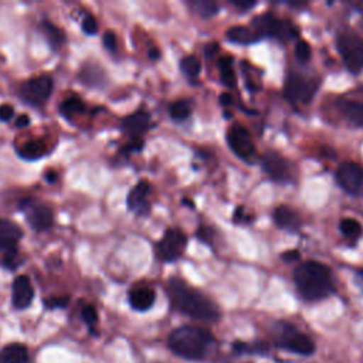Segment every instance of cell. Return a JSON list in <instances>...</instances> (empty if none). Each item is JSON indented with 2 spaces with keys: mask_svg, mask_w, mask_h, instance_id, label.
<instances>
[{
  "mask_svg": "<svg viewBox=\"0 0 363 363\" xmlns=\"http://www.w3.org/2000/svg\"><path fill=\"white\" fill-rule=\"evenodd\" d=\"M166 291L172 308L182 315L208 323L217 322L221 316V312L213 299L179 277H172L167 281Z\"/></svg>",
  "mask_w": 363,
  "mask_h": 363,
  "instance_id": "6da1fadb",
  "label": "cell"
},
{
  "mask_svg": "<svg viewBox=\"0 0 363 363\" xmlns=\"http://www.w3.org/2000/svg\"><path fill=\"white\" fill-rule=\"evenodd\" d=\"M216 346V337L204 328L183 325L173 329L167 337V347L180 359L190 362L206 360Z\"/></svg>",
  "mask_w": 363,
  "mask_h": 363,
  "instance_id": "7a4b0ae2",
  "label": "cell"
},
{
  "mask_svg": "<svg viewBox=\"0 0 363 363\" xmlns=\"http://www.w3.org/2000/svg\"><path fill=\"white\" fill-rule=\"evenodd\" d=\"M294 282L299 296L308 302H318L335 291L332 271L318 261H305L294 271Z\"/></svg>",
  "mask_w": 363,
  "mask_h": 363,
  "instance_id": "3957f363",
  "label": "cell"
},
{
  "mask_svg": "<svg viewBox=\"0 0 363 363\" xmlns=\"http://www.w3.org/2000/svg\"><path fill=\"white\" fill-rule=\"evenodd\" d=\"M251 28L259 38L289 41L299 37V30L291 21L282 20L272 13H261L252 17Z\"/></svg>",
  "mask_w": 363,
  "mask_h": 363,
  "instance_id": "277c9868",
  "label": "cell"
},
{
  "mask_svg": "<svg viewBox=\"0 0 363 363\" xmlns=\"http://www.w3.org/2000/svg\"><path fill=\"white\" fill-rule=\"evenodd\" d=\"M275 346L301 356H311L315 352L313 340L306 333L286 322H278L277 325Z\"/></svg>",
  "mask_w": 363,
  "mask_h": 363,
  "instance_id": "5b68a950",
  "label": "cell"
},
{
  "mask_svg": "<svg viewBox=\"0 0 363 363\" xmlns=\"http://www.w3.org/2000/svg\"><path fill=\"white\" fill-rule=\"evenodd\" d=\"M336 48L349 72L360 74L363 71V38L350 31H342L336 35Z\"/></svg>",
  "mask_w": 363,
  "mask_h": 363,
  "instance_id": "8992f818",
  "label": "cell"
},
{
  "mask_svg": "<svg viewBox=\"0 0 363 363\" xmlns=\"http://www.w3.org/2000/svg\"><path fill=\"white\" fill-rule=\"evenodd\" d=\"M187 242L189 240L183 230L177 227H169L155 245L157 259L162 262L177 261L183 255Z\"/></svg>",
  "mask_w": 363,
  "mask_h": 363,
  "instance_id": "52a82bcc",
  "label": "cell"
},
{
  "mask_svg": "<svg viewBox=\"0 0 363 363\" xmlns=\"http://www.w3.org/2000/svg\"><path fill=\"white\" fill-rule=\"evenodd\" d=\"M319 86V81L306 78L301 75L299 72L291 71L284 84V96L289 102H301V104H309Z\"/></svg>",
  "mask_w": 363,
  "mask_h": 363,
  "instance_id": "ba28073f",
  "label": "cell"
},
{
  "mask_svg": "<svg viewBox=\"0 0 363 363\" xmlns=\"http://www.w3.org/2000/svg\"><path fill=\"white\" fill-rule=\"evenodd\" d=\"M54 81L50 75H38L24 81L18 88V96L28 105L41 106L52 94Z\"/></svg>",
  "mask_w": 363,
  "mask_h": 363,
  "instance_id": "9c48e42d",
  "label": "cell"
},
{
  "mask_svg": "<svg viewBox=\"0 0 363 363\" xmlns=\"http://www.w3.org/2000/svg\"><path fill=\"white\" fill-rule=\"evenodd\" d=\"M18 207L24 213L27 223L34 231L44 233L51 228L54 223V213L47 204L33 197H27L20 201Z\"/></svg>",
  "mask_w": 363,
  "mask_h": 363,
  "instance_id": "30bf717a",
  "label": "cell"
},
{
  "mask_svg": "<svg viewBox=\"0 0 363 363\" xmlns=\"http://www.w3.org/2000/svg\"><path fill=\"white\" fill-rule=\"evenodd\" d=\"M227 143L231 149V152L240 157L244 162L252 163L257 152H255V145L252 142V138L250 132L241 125V123H234L227 129L225 135Z\"/></svg>",
  "mask_w": 363,
  "mask_h": 363,
  "instance_id": "8fae6325",
  "label": "cell"
},
{
  "mask_svg": "<svg viewBox=\"0 0 363 363\" xmlns=\"http://www.w3.org/2000/svg\"><path fill=\"white\" fill-rule=\"evenodd\" d=\"M335 180L337 186L350 196L363 197V166L354 162L342 163L336 173Z\"/></svg>",
  "mask_w": 363,
  "mask_h": 363,
  "instance_id": "7c38bea8",
  "label": "cell"
},
{
  "mask_svg": "<svg viewBox=\"0 0 363 363\" xmlns=\"http://www.w3.org/2000/svg\"><path fill=\"white\" fill-rule=\"evenodd\" d=\"M264 173L275 183H289L291 182V166L288 160L275 150L265 152L259 159Z\"/></svg>",
  "mask_w": 363,
  "mask_h": 363,
  "instance_id": "4fadbf2b",
  "label": "cell"
},
{
  "mask_svg": "<svg viewBox=\"0 0 363 363\" xmlns=\"http://www.w3.org/2000/svg\"><path fill=\"white\" fill-rule=\"evenodd\" d=\"M150 128V113L145 109H138L121 121V129L126 136H129V139L142 138V135L146 133Z\"/></svg>",
  "mask_w": 363,
  "mask_h": 363,
  "instance_id": "5bb4252c",
  "label": "cell"
},
{
  "mask_svg": "<svg viewBox=\"0 0 363 363\" xmlns=\"http://www.w3.org/2000/svg\"><path fill=\"white\" fill-rule=\"evenodd\" d=\"M150 184L147 180H139L128 193L126 206L138 216H146L150 211Z\"/></svg>",
  "mask_w": 363,
  "mask_h": 363,
  "instance_id": "9a60e30c",
  "label": "cell"
},
{
  "mask_svg": "<svg viewBox=\"0 0 363 363\" xmlns=\"http://www.w3.org/2000/svg\"><path fill=\"white\" fill-rule=\"evenodd\" d=\"M34 298V289L27 275H18L13 281L11 302L16 309H26L30 306Z\"/></svg>",
  "mask_w": 363,
  "mask_h": 363,
  "instance_id": "2e32d148",
  "label": "cell"
},
{
  "mask_svg": "<svg viewBox=\"0 0 363 363\" xmlns=\"http://www.w3.org/2000/svg\"><path fill=\"white\" fill-rule=\"evenodd\" d=\"M128 301L132 309L138 312H146L153 306L156 301V292L150 286H145V285L135 286L129 291Z\"/></svg>",
  "mask_w": 363,
  "mask_h": 363,
  "instance_id": "e0dca14e",
  "label": "cell"
},
{
  "mask_svg": "<svg viewBox=\"0 0 363 363\" xmlns=\"http://www.w3.org/2000/svg\"><path fill=\"white\" fill-rule=\"evenodd\" d=\"M274 223L278 228L289 233H296L301 228L299 214L285 204H281L274 210Z\"/></svg>",
  "mask_w": 363,
  "mask_h": 363,
  "instance_id": "ac0fdd59",
  "label": "cell"
},
{
  "mask_svg": "<svg viewBox=\"0 0 363 363\" xmlns=\"http://www.w3.org/2000/svg\"><path fill=\"white\" fill-rule=\"evenodd\" d=\"M23 237L21 228L6 218H0V251L6 252L9 250L17 248V244L20 242Z\"/></svg>",
  "mask_w": 363,
  "mask_h": 363,
  "instance_id": "d6986e66",
  "label": "cell"
},
{
  "mask_svg": "<svg viewBox=\"0 0 363 363\" xmlns=\"http://www.w3.org/2000/svg\"><path fill=\"white\" fill-rule=\"evenodd\" d=\"M105 79L106 78H105L104 69L95 62H88L86 65H84L81 68L79 81L89 88H101L104 85Z\"/></svg>",
  "mask_w": 363,
  "mask_h": 363,
  "instance_id": "ffe728a7",
  "label": "cell"
},
{
  "mask_svg": "<svg viewBox=\"0 0 363 363\" xmlns=\"http://www.w3.org/2000/svg\"><path fill=\"white\" fill-rule=\"evenodd\" d=\"M28 350L23 343H9L0 350V363H28Z\"/></svg>",
  "mask_w": 363,
  "mask_h": 363,
  "instance_id": "44dd1931",
  "label": "cell"
},
{
  "mask_svg": "<svg viewBox=\"0 0 363 363\" xmlns=\"http://www.w3.org/2000/svg\"><path fill=\"white\" fill-rule=\"evenodd\" d=\"M47 143L44 139H33L26 142L17 149V153L24 160H38L48 153Z\"/></svg>",
  "mask_w": 363,
  "mask_h": 363,
  "instance_id": "7402d4cb",
  "label": "cell"
},
{
  "mask_svg": "<svg viewBox=\"0 0 363 363\" xmlns=\"http://www.w3.org/2000/svg\"><path fill=\"white\" fill-rule=\"evenodd\" d=\"M225 37H227L228 41L235 43V44H241V45L254 44V43L261 40L252 28H248L245 26H234V27L228 28L227 33H225Z\"/></svg>",
  "mask_w": 363,
  "mask_h": 363,
  "instance_id": "603a6c76",
  "label": "cell"
},
{
  "mask_svg": "<svg viewBox=\"0 0 363 363\" xmlns=\"http://www.w3.org/2000/svg\"><path fill=\"white\" fill-rule=\"evenodd\" d=\"M85 104L84 101L77 96V95H72V96H68L67 99H64L60 106H58V112L62 118H65L67 121H74L75 116L81 115L85 112Z\"/></svg>",
  "mask_w": 363,
  "mask_h": 363,
  "instance_id": "cb8c5ba5",
  "label": "cell"
},
{
  "mask_svg": "<svg viewBox=\"0 0 363 363\" xmlns=\"http://www.w3.org/2000/svg\"><path fill=\"white\" fill-rule=\"evenodd\" d=\"M342 115L353 125L363 128V102L359 101H343L340 105Z\"/></svg>",
  "mask_w": 363,
  "mask_h": 363,
  "instance_id": "d4e9b609",
  "label": "cell"
},
{
  "mask_svg": "<svg viewBox=\"0 0 363 363\" xmlns=\"http://www.w3.org/2000/svg\"><path fill=\"white\" fill-rule=\"evenodd\" d=\"M218 72H220V81L227 88H235L237 86V77L233 68V58L230 55H224L218 58Z\"/></svg>",
  "mask_w": 363,
  "mask_h": 363,
  "instance_id": "484cf974",
  "label": "cell"
},
{
  "mask_svg": "<svg viewBox=\"0 0 363 363\" xmlns=\"http://www.w3.org/2000/svg\"><path fill=\"white\" fill-rule=\"evenodd\" d=\"M186 4L194 14H197L199 17H201L204 20L217 16L218 10H220L218 4L211 0H189Z\"/></svg>",
  "mask_w": 363,
  "mask_h": 363,
  "instance_id": "4316f807",
  "label": "cell"
},
{
  "mask_svg": "<svg viewBox=\"0 0 363 363\" xmlns=\"http://www.w3.org/2000/svg\"><path fill=\"white\" fill-rule=\"evenodd\" d=\"M41 27L44 30V35H45L48 44L51 45V48L52 50H60L64 45L65 40H67L64 31L60 27L54 26L50 20H43Z\"/></svg>",
  "mask_w": 363,
  "mask_h": 363,
  "instance_id": "83f0119b",
  "label": "cell"
},
{
  "mask_svg": "<svg viewBox=\"0 0 363 363\" xmlns=\"http://www.w3.org/2000/svg\"><path fill=\"white\" fill-rule=\"evenodd\" d=\"M231 349L237 354H265L269 346L262 342H234Z\"/></svg>",
  "mask_w": 363,
  "mask_h": 363,
  "instance_id": "f1b7e54d",
  "label": "cell"
},
{
  "mask_svg": "<svg viewBox=\"0 0 363 363\" xmlns=\"http://www.w3.org/2000/svg\"><path fill=\"white\" fill-rule=\"evenodd\" d=\"M191 108H193V105L189 99H179V101H174L170 104L169 113L173 121L182 122V121H186L190 118Z\"/></svg>",
  "mask_w": 363,
  "mask_h": 363,
  "instance_id": "f546056e",
  "label": "cell"
},
{
  "mask_svg": "<svg viewBox=\"0 0 363 363\" xmlns=\"http://www.w3.org/2000/svg\"><path fill=\"white\" fill-rule=\"evenodd\" d=\"M339 230L345 235V238L352 240V241H357L360 238V235L363 234L362 224L354 218H343L339 223Z\"/></svg>",
  "mask_w": 363,
  "mask_h": 363,
  "instance_id": "4dcf8cb0",
  "label": "cell"
},
{
  "mask_svg": "<svg viewBox=\"0 0 363 363\" xmlns=\"http://www.w3.org/2000/svg\"><path fill=\"white\" fill-rule=\"evenodd\" d=\"M180 69L187 78L196 79L201 72V62L194 55H186L180 60Z\"/></svg>",
  "mask_w": 363,
  "mask_h": 363,
  "instance_id": "1f68e13d",
  "label": "cell"
},
{
  "mask_svg": "<svg viewBox=\"0 0 363 363\" xmlns=\"http://www.w3.org/2000/svg\"><path fill=\"white\" fill-rule=\"evenodd\" d=\"M312 50L305 40H298L295 44V57L301 64H306L311 60Z\"/></svg>",
  "mask_w": 363,
  "mask_h": 363,
  "instance_id": "d6a6232c",
  "label": "cell"
},
{
  "mask_svg": "<svg viewBox=\"0 0 363 363\" xmlns=\"http://www.w3.org/2000/svg\"><path fill=\"white\" fill-rule=\"evenodd\" d=\"M1 264H3V267L7 268V269H16V268L21 264L18 250H17V248H13V250L6 251V252L3 254Z\"/></svg>",
  "mask_w": 363,
  "mask_h": 363,
  "instance_id": "836d02e7",
  "label": "cell"
},
{
  "mask_svg": "<svg viewBox=\"0 0 363 363\" xmlns=\"http://www.w3.org/2000/svg\"><path fill=\"white\" fill-rule=\"evenodd\" d=\"M81 28L82 31L86 34V35H95L98 33V23H96V18L86 13L82 20H81Z\"/></svg>",
  "mask_w": 363,
  "mask_h": 363,
  "instance_id": "e575fe53",
  "label": "cell"
},
{
  "mask_svg": "<svg viewBox=\"0 0 363 363\" xmlns=\"http://www.w3.org/2000/svg\"><path fill=\"white\" fill-rule=\"evenodd\" d=\"M69 303V296L67 295H58V296H50L44 299V306L47 309H62L68 306Z\"/></svg>",
  "mask_w": 363,
  "mask_h": 363,
  "instance_id": "d590c367",
  "label": "cell"
},
{
  "mask_svg": "<svg viewBox=\"0 0 363 363\" xmlns=\"http://www.w3.org/2000/svg\"><path fill=\"white\" fill-rule=\"evenodd\" d=\"M81 318L92 329L98 322V312H96L95 306L94 305H85L81 309Z\"/></svg>",
  "mask_w": 363,
  "mask_h": 363,
  "instance_id": "8d00e7d4",
  "label": "cell"
},
{
  "mask_svg": "<svg viewBox=\"0 0 363 363\" xmlns=\"http://www.w3.org/2000/svg\"><path fill=\"white\" fill-rule=\"evenodd\" d=\"M196 235H197V240H200L201 242H204L207 245H213V241H214V237H216V231L211 227H208V225H200V227H197Z\"/></svg>",
  "mask_w": 363,
  "mask_h": 363,
  "instance_id": "74e56055",
  "label": "cell"
},
{
  "mask_svg": "<svg viewBox=\"0 0 363 363\" xmlns=\"http://www.w3.org/2000/svg\"><path fill=\"white\" fill-rule=\"evenodd\" d=\"M143 146H145V142H143L142 138H139V139H129V142L122 146L121 153L125 155V156H129L132 153L140 152L143 149Z\"/></svg>",
  "mask_w": 363,
  "mask_h": 363,
  "instance_id": "f35d334b",
  "label": "cell"
},
{
  "mask_svg": "<svg viewBox=\"0 0 363 363\" xmlns=\"http://www.w3.org/2000/svg\"><path fill=\"white\" fill-rule=\"evenodd\" d=\"M102 44H104V47L109 51V52H116V50H118V40H116V35H115V33H112V31H106L105 34H104V37H102Z\"/></svg>",
  "mask_w": 363,
  "mask_h": 363,
  "instance_id": "ab89813d",
  "label": "cell"
},
{
  "mask_svg": "<svg viewBox=\"0 0 363 363\" xmlns=\"http://www.w3.org/2000/svg\"><path fill=\"white\" fill-rule=\"evenodd\" d=\"M252 220V214H247L244 207H237L234 214H233V221L235 224H244V223H250Z\"/></svg>",
  "mask_w": 363,
  "mask_h": 363,
  "instance_id": "60d3db41",
  "label": "cell"
},
{
  "mask_svg": "<svg viewBox=\"0 0 363 363\" xmlns=\"http://www.w3.org/2000/svg\"><path fill=\"white\" fill-rule=\"evenodd\" d=\"M13 115H14V108L11 105H9V104L0 105V121L1 122L10 121L13 118Z\"/></svg>",
  "mask_w": 363,
  "mask_h": 363,
  "instance_id": "b9f144b4",
  "label": "cell"
},
{
  "mask_svg": "<svg viewBox=\"0 0 363 363\" xmlns=\"http://www.w3.org/2000/svg\"><path fill=\"white\" fill-rule=\"evenodd\" d=\"M281 258L285 261V262H292V261H298L301 258V254L296 251V250H289V251H285L281 254Z\"/></svg>",
  "mask_w": 363,
  "mask_h": 363,
  "instance_id": "7bdbcfd3",
  "label": "cell"
},
{
  "mask_svg": "<svg viewBox=\"0 0 363 363\" xmlns=\"http://www.w3.org/2000/svg\"><path fill=\"white\" fill-rule=\"evenodd\" d=\"M231 4L234 7H237V9H240V10L247 11V10L252 9V7H255L258 3L257 1H237V0H234V1H231Z\"/></svg>",
  "mask_w": 363,
  "mask_h": 363,
  "instance_id": "ee69618b",
  "label": "cell"
},
{
  "mask_svg": "<svg viewBox=\"0 0 363 363\" xmlns=\"http://www.w3.org/2000/svg\"><path fill=\"white\" fill-rule=\"evenodd\" d=\"M220 104L223 105V106H230V105H233V96H231V94H228V92H224V94H221L220 95Z\"/></svg>",
  "mask_w": 363,
  "mask_h": 363,
  "instance_id": "f6af8a7d",
  "label": "cell"
},
{
  "mask_svg": "<svg viewBox=\"0 0 363 363\" xmlns=\"http://www.w3.org/2000/svg\"><path fill=\"white\" fill-rule=\"evenodd\" d=\"M28 125H30V118L27 115H21L16 121V126L17 128H27Z\"/></svg>",
  "mask_w": 363,
  "mask_h": 363,
  "instance_id": "bcb514c9",
  "label": "cell"
},
{
  "mask_svg": "<svg viewBox=\"0 0 363 363\" xmlns=\"http://www.w3.org/2000/svg\"><path fill=\"white\" fill-rule=\"evenodd\" d=\"M216 51H218V45H217L216 43L208 44V45L206 47V57H207V58H210Z\"/></svg>",
  "mask_w": 363,
  "mask_h": 363,
  "instance_id": "7dc6e473",
  "label": "cell"
},
{
  "mask_svg": "<svg viewBox=\"0 0 363 363\" xmlns=\"http://www.w3.org/2000/svg\"><path fill=\"white\" fill-rule=\"evenodd\" d=\"M147 55H149V58H150V60L156 61V60H159V58H160V51H159L156 47H152V48L147 51Z\"/></svg>",
  "mask_w": 363,
  "mask_h": 363,
  "instance_id": "c3c4849f",
  "label": "cell"
},
{
  "mask_svg": "<svg viewBox=\"0 0 363 363\" xmlns=\"http://www.w3.org/2000/svg\"><path fill=\"white\" fill-rule=\"evenodd\" d=\"M44 177H45V180H47L48 183H54V182H57L58 174H57L55 172H47V173L44 174Z\"/></svg>",
  "mask_w": 363,
  "mask_h": 363,
  "instance_id": "681fc988",
  "label": "cell"
},
{
  "mask_svg": "<svg viewBox=\"0 0 363 363\" xmlns=\"http://www.w3.org/2000/svg\"><path fill=\"white\" fill-rule=\"evenodd\" d=\"M289 7H295V9H302V7H308V3H302V1H286L285 3Z\"/></svg>",
  "mask_w": 363,
  "mask_h": 363,
  "instance_id": "f907efd6",
  "label": "cell"
},
{
  "mask_svg": "<svg viewBox=\"0 0 363 363\" xmlns=\"http://www.w3.org/2000/svg\"><path fill=\"white\" fill-rule=\"evenodd\" d=\"M183 203H184V206H189L190 208H194V204H193V201L191 200H187V199H183Z\"/></svg>",
  "mask_w": 363,
  "mask_h": 363,
  "instance_id": "816d5d0a",
  "label": "cell"
},
{
  "mask_svg": "<svg viewBox=\"0 0 363 363\" xmlns=\"http://www.w3.org/2000/svg\"><path fill=\"white\" fill-rule=\"evenodd\" d=\"M357 272H359V275H360V277H362V278H363V268H362V269H359V271H357Z\"/></svg>",
  "mask_w": 363,
  "mask_h": 363,
  "instance_id": "f5cc1de1",
  "label": "cell"
},
{
  "mask_svg": "<svg viewBox=\"0 0 363 363\" xmlns=\"http://www.w3.org/2000/svg\"><path fill=\"white\" fill-rule=\"evenodd\" d=\"M362 23H363V10H362Z\"/></svg>",
  "mask_w": 363,
  "mask_h": 363,
  "instance_id": "db71d44e",
  "label": "cell"
}]
</instances>
